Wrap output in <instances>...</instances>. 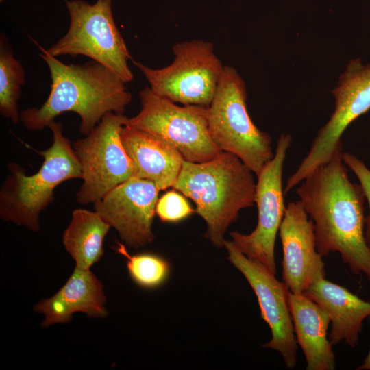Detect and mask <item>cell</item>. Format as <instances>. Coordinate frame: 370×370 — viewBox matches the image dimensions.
<instances>
[{"instance_id":"obj_7","label":"cell","mask_w":370,"mask_h":370,"mask_svg":"<svg viewBox=\"0 0 370 370\" xmlns=\"http://www.w3.org/2000/svg\"><path fill=\"white\" fill-rule=\"evenodd\" d=\"M141 108L126 118L125 126L156 135L177 149L185 160L204 162L222 150L212 139L208 126V106H177L155 93L149 86L139 92Z\"/></svg>"},{"instance_id":"obj_5","label":"cell","mask_w":370,"mask_h":370,"mask_svg":"<svg viewBox=\"0 0 370 370\" xmlns=\"http://www.w3.org/2000/svg\"><path fill=\"white\" fill-rule=\"evenodd\" d=\"M245 82L237 71L224 66L213 99L208 106V126L214 143L238 157L256 175L273 157L271 138L250 118Z\"/></svg>"},{"instance_id":"obj_3","label":"cell","mask_w":370,"mask_h":370,"mask_svg":"<svg viewBox=\"0 0 370 370\" xmlns=\"http://www.w3.org/2000/svg\"><path fill=\"white\" fill-rule=\"evenodd\" d=\"M253 173L238 157L224 151L204 162L184 160L173 188L194 201L207 225L204 236L215 247H224L230 225L241 210L254 205Z\"/></svg>"},{"instance_id":"obj_21","label":"cell","mask_w":370,"mask_h":370,"mask_svg":"<svg viewBox=\"0 0 370 370\" xmlns=\"http://www.w3.org/2000/svg\"><path fill=\"white\" fill-rule=\"evenodd\" d=\"M117 245L116 251L126 258L130 276L137 285L150 289L165 283L171 271L170 264L165 258L152 253L130 255L125 245Z\"/></svg>"},{"instance_id":"obj_17","label":"cell","mask_w":370,"mask_h":370,"mask_svg":"<svg viewBox=\"0 0 370 370\" xmlns=\"http://www.w3.org/2000/svg\"><path fill=\"white\" fill-rule=\"evenodd\" d=\"M121 138L136 177L153 182L159 190L173 187L184 160L177 149L156 135L125 125Z\"/></svg>"},{"instance_id":"obj_4","label":"cell","mask_w":370,"mask_h":370,"mask_svg":"<svg viewBox=\"0 0 370 370\" xmlns=\"http://www.w3.org/2000/svg\"><path fill=\"white\" fill-rule=\"evenodd\" d=\"M53 134L47 149L38 151L44 161L38 172L27 175L16 162L8 164V174L0 189V217L29 231L40 230V214L54 200V190L71 179H82V169L63 125L55 121L49 125Z\"/></svg>"},{"instance_id":"obj_6","label":"cell","mask_w":370,"mask_h":370,"mask_svg":"<svg viewBox=\"0 0 370 370\" xmlns=\"http://www.w3.org/2000/svg\"><path fill=\"white\" fill-rule=\"evenodd\" d=\"M66 5L69 29L47 53L53 57L85 56L114 72L125 83L132 81L133 74L128 66L132 57L114 22L112 0H97L94 4L66 1Z\"/></svg>"},{"instance_id":"obj_22","label":"cell","mask_w":370,"mask_h":370,"mask_svg":"<svg viewBox=\"0 0 370 370\" xmlns=\"http://www.w3.org/2000/svg\"><path fill=\"white\" fill-rule=\"evenodd\" d=\"M195 212L188 201L181 194L171 190L164 194L156 206V213L163 222L180 221Z\"/></svg>"},{"instance_id":"obj_10","label":"cell","mask_w":370,"mask_h":370,"mask_svg":"<svg viewBox=\"0 0 370 370\" xmlns=\"http://www.w3.org/2000/svg\"><path fill=\"white\" fill-rule=\"evenodd\" d=\"M332 94L335 99L334 112L319 129L306 157L288 178L284 188L285 194L342 149L343 132L370 109V62L364 64L360 58L352 59L340 75Z\"/></svg>"},{"instance_id":"obj_16","label":"cell","mask_w":370,"mask_h":370,"mask_svg":"<svg viewBox=\"0 0 370 370\" xmlns=\"http://www.w3.org/2000/svg\"><path fill=\"white\" fill-rule=\"evenodd\" d=\"M329 316V339L332 345L345 342L354 348L358 343L364 321L370 317V301L325 278L314 282L304 293Z\"/></svg>"},{"instance_id":"obj_24","label":"cell","mask_w":370,"mask_h":370,"mask_svg":"<svg viewBox=\"0 0 370 370\" xmlns=\"http://www.w3.org/2000/svg\"><path fill=\"white\" fill-rule=\"evenodd\" d=\"M356 370H370V348L363 362L356 368Z\"/></svg>"},{"instance_id":"obj_9","label":"cell","mask_w":370,"mask_h":370,"mask_svg":"<svg viewBox=\"0 0 370 370\" xmlns=\"http://www.w3.org/2000/svg\"><path fill=\"white\" fill-rule=\"evenodd\" d=\"M126 118L108 112L85 138L73 142L83 180L76 193L79 204L95 203L117 185L136 177L121 138Z\"/></svg>"},{"instance_id":"obj_12","label":"cell","mask_w":370,"mask_h":370,"mask_svg":"<svg viewBox=\"0 0 370 370\" xmlns=\"http://www.w3.org/2000/svg\"><path fill=\"white\" fill-rule=\"evenodd\" d=\"M229 261L244 275L255 293L261 318L271 332V340L262 345L278 352L288 369L297 364V343L289 310L288 288L262 264L244 255L232 241H225Z\"/></svg>"},{"instance_id":"obj_14","label":"cell","mask_w":370,"mask_h":370,"mask_svg":"<svg viewBox=\"0 0 370 370\" xmlns=\"http://www.w3.org/2000/svg\"><path fill=\"white\" fill-rule=\"evenodd\" d=\"M279 236L283 251L282 282L291 292L301 294L325 277V269L317 249L314 223L299 200L288 203Z\"/></svg>"},{"instance_id":"obj_8","label":"cell","mask_w":370,"mask_h":370,"mask_svg":"<svg viewBox=\"0 0 370 370\" xmlns=\"http://www.w3.org/2000/svg\"><path fill=\"white\" fill-rule=\"evenodd\" d=\"M172 49L175 58L167 66L152 69L138 62L133 64L155 93L183 105L209 106L224 68L213 44L193 40L176 43Z\"/></svg>"},{"instance_id":"obj_13","label":"cell","mask_w":370,"mask_h":370,"mask_svg":"<svg viewBox=\"0 0 370 370\" xmlns=\"http://www.w3.org/2000/svg\"><path fill=\"white\" fill-rule=\"evenodd\" d=\"M159 191L153 182L133 177L95 202V211L126 245L138 249L154 239L152 224Z\"/></svg>"},{"instance_id":"obj_20","label":"cell","mask_w":370,"mask_h":370,"mask_svg":"<svg viewBox=\"0 0 370 370\" xmlns=\"http://www.w3.org/2000/svg\"><path fill=\"white\" fill-rule=\"evenodd\" d=\"M25 84V72L4 40L0 42V112L17 124L21 121L18 101L21 86Z\"/></svg>"},{"instance_id":"obj_15","label":"cell","mask_w":370,"mask_h":370,"mask_svg":"<svg viewBox=\"0 0 370 370\" xmlns=\"http://www.w3.org/2000/svg\"><path fill=\"white\" fill-rule=\"evenodd\" d=\"M106 304L102 282L90 269L75 267L62 287L51 297L38 302L34 310L44 314L41 326L47 328L56 323H69L75 312H83L89 317H106Z\"/></svg>"},{"instance_id":"obj_18","label":"cell","mask_w":370,"mask_h":370,"mask_svg":"<svg viewBox=\"0 0 370 370\" xmlns=\"http://www.w3.org/2000/svg\"><path fill=\"white\" fill-rule=\"evenodd\" d=\"M288 304L297 345L306 362L307 370H334L335 355L328 336L330 319L328 314L304 293L289 290Z\"/></svg>"},{"instance_id":"obj_25","label":"cell","mask_w":370,"mask_h":370,"mask_svg":"<svg viewBox=\"0 0 370 370\" xmlns=\"http://www.w3.org/2000/svg\"><path fill=\"white\" fill-rule=\"evenodd\" d=\"M1 1H2V0H1Z\"/></svg>"},{"instance_id":"obj_1","label":"cell","mask_w":370,"mask_h":370,"mask_svg":"<svg viewBox=\"0 0 370 370\" xmlns=\"http://www.w3.org/2000/svg\"><path fill=\"white\" fill-rule=\"evenodd\" d=\"M314 225L317 249L323 257L338 252L355 275L370 281V247L365 236V195L352 183L342 149L310 173L296 189Z\"/></svg>"},{"instance_id":"obj_19","label":"cell","mask_w":370,"mask_h":370,"mask_svg":"<svg viewBox=\"0 0 370 370\" xmlns=\"http://www.w3.org/2000/svg\"><path fill=\"white\" fill-rule=\"evenodd\" d=\"M110 225L100 215L86 209H75L62 234V244L75 267L90 270L103 255V240Z\"/></svg>"},{"instance_id":"obj_2","label":"cell","mask_w":370,"mask_h":370,"mask_svg":"<svg viewBox=\"0 0 370 370\" xmlns=\"http://www.w3.org/2000/svg\"><path fill=\"white\" fill-rule=\"evenodd\" d=\"M40 49V57L50 71L51 90L39 108L20 112L21 122L28 130H42L60 114L73 112L81 119L79 131L87 135L106 114L125 113L132 94L117 74L92 60L82 64H67Z\"/></svg>"},{"instance_id":"obj_23","label":"cell","mask_w":370,"mask_h":370,"mask_svg":"<svg viewBox=\"0 0 370 370\" xmlns=\"http://www.w3.org/2000/svg\"><path fill=\"white\" fill-rule=\"evenodd\" d=\"M343 160L347 168L358 179L368 202L369 212L365 219V236L367 245L370 247V170L361 160L352 153L343 152Z\"/></svg>"},{"instance_id":"obj_11","label":"cell","mask_w":370,"mask_h":370,"mask_svg":"<svg viewBox=\"0 0 370 370\" xmlns=\"http://www.w3.org/2000/svg\"><path fill=\"white\" fill-rule=\"evenodd\" d=\"M290 134H282L273 157L256 175L255 203L258 223L249 234L230 233L235 246L247 258L258 262L276 274L275 244L286 207L282 176L287 151L291 144Z\"/></svg>"}]
</instances>
